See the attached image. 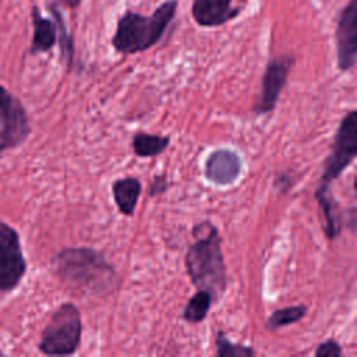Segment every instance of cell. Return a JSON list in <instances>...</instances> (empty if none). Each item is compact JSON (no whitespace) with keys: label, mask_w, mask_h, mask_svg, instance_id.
Returning <instances> with one entry per match:
<instances>
[{"label":"cell","mask_w":357,"mask_h":357,"mask_svg":"<svg viewBox=\"0 0 357 357\" xmlns=\"http://www.w3.org/2000/svg\"><path fill=\"white\" fill-rule=\"evenodd\" d=\"M142 191V184L137 177L127 176L117 178L112 184V194L119 212L124 216H132Z\"/></svg>","instance_id":"cell-13"},{"label":"cell","mask_w":357,"mask_h":357,"mask_svg":"<svg viewBox=\"0 0 357 357\" xmlns=\"http://www.w3.org/2000/svg\"><path fill=\"white\" fill-rule=\"evenodd\" d=\"M50 11L54 17V24H56V29H57V39H59V45H60V52H61V57L66 61L67 66H71L73 57H74V43L73 39L67 31L66 22L60 14V11L52 4L50 6Z\"/></svg>","instance_id":"cell-18"},{"label":"cell","mask_w":357,"mask_h":357,"mask_svg":"<svg viewBox=\"0 0 357 357\" xmlns=\"http://www.w3.org/2000/svg\"><path fill=\"white\" fill-rule=\"evenodd\" d=\"M3 354H4V351L0 349V356H3Z\"/></svg>","instance_id":"cell-23"},{"label":"cell","mask_w":357,"mask_h":357,"mask_svg":"<svg viewBox=\"0 0 357 357\" xmlns=\"http://www.w3.org/2000/svg\"><path fill=\"white\" fill-rule=\"evenodd\" d=\"M243 8L244 4L234 0H192L191 14L199 26L213 28L237 18Z\"/></svg>","instance_id":"cell-11"},{"label":"cell","mask_w":357,"mask_h":357,"mask_svg":"<svg viewBox=\"0 0 357 357\" xmlns=\"http://www.w3.org/2000/svg\"><path fill=\"white\" fill-rule=\"evenodd\" d=\"M215 354L218 357H252L255 350L250 346L230 342L223 332H218L215 336Z\"/></svg>","instance_id":"cell-19"},{"label":"cell","mask_w":357,"mask_h":357,"mask_svg":"<svg viewBox=\"0 0 357 357\" xmlns=\"http://www.w3.org/2000/svg\"><path fill=\"white\" fill-rule=\"evenodd\" d=\"M59 1L61 4H64L66 7H70V8H75L82 3V0H59Z\"/></svg>","instance_id":"cell-22"},{"label":"cell","mask_w":357,"mask_h":357,"mask_svg":"<svg viewBox=\"0 0 357 357\" xmlns=\"http://www.w3.org/2000/svg\"><path fill=\"white\" fill-rule=\"evenodd\" d=\"M336 60L340 71H349L356 64L357 54V3L349 0L342 8L336 25Z\"/></svg>","instance_id":"cell-9"},{"label":"cell","mask_w":357,"mask_h":357,"mask_svg":"<svg viewBox=\"0 0 357 357\" xmlns=\"http://www.w3.org/2000/svg\"><path fill=\"white\" fill-rule=\"evenodd\" d=\"M56 273L70 286L93 294L110 293L117 280L116 271L103 254L89 247H67L53 258Z\"/></svg>","instance_id":"cell-2"},{"label":"cell","mask_w":357,"mask_h":357,"mask_svg":"<svg viewBox=\"0 0 357 357\" xmlns=\"http://www.w3.org/2000/svg\"><path fill=\"white\" fill-rule=\"evenodd\" d=\"M343 353L342 346L335 339H326L319 343L314 351L317 357H340Z\"/></svg>","instance_id":"cell-20"},{"label":"cell","mask_w":357,"mask_h":357,"mask_svg":"<svg viewBox=\"0 0 357 357\" xmlns=\"http://www.w3.org/2000/svg\"><path fill=\"white\" fill-rule=\"evenodd\" d=\"M305 314H307V307L303 304L275 310L266 319V329L272 332L278 331L280 328L298 322L301 318H304Z\"/></svg>","instance_id":"cell-17"},{"label":"cell","mask_w":357,"mask_h":357,"mask_svg":"<svg viewBox=\"0 0 357 357\" xmlns=\"http://www.w3.org/2000/svg\"><path fill=\"white\" fill-rule=\"evenodd\" d=\"M167 187H169V183H167L166 176H155L149 185V195L156 197V195L165 192L167 190Z\"/></svg>","instance_id":"cell-21"},{"label":"cell","mask_w":357,"mask_h":357,"mask_svg":"<svg viewBox=\"0 0 357 357\" xmlns=\"http://www.w3.org/2000/svg\"><path fill=\"white\" fill-rule=\"evenodd\" d=\"M213 297L205 290H198L185 304L183 310V318L190 324H198L204 321L211 310Z\"/></svg>","instance_id":"cell-16"},{"label":"cell","mask_w":357,"mask_h":357,"mask_svg":"<svg viewBox=\"0 0 357 357\" xmlns=\"http://www.w3.org/2000/svg\"><path fill=\"white\" fill-rule=\"evenodd\" d=\"M243 162L237 152L226 148L209 153L205 160V177L215 185L226 187L233 184L241 173Z\"/></svg>","instance_id":"cell-10"},{"label":"cell","mask_w":357,"mask_h":357,"mask_svg":"<svg viewBox=\"0 0 357 357\" xmlns=\"http://www.w3.org/2000/svg\"><path fill=\"white\" fill-rule=\"evenodd\" d=\"M81 336L79 310L73 303H63L43 328L38 349L46 356H71L78 350Z\"/></svg>","instance_id":"cell-4"},{"label":"cell","mask_w":357,"mask_h":357,"mask_svg":"<svg viewBox=\"0 0 357 357\" xmlns=\"http://www.w3.org/2000/svg\"><path fill=\"white\" fill-rule=\"evenodd\" d=\"M31 132L29 117L21 100L0 85V159L24 144Z\"/></svg>","instance_id":"cell-6"},{"label":"cell","mask_w":357,"mask_h":357,"mask_svg":"<svg viewBox=\"0 0 357 357\" xmlns=\"http://www.w3.org/2000/svg\"><path fill=\"white\" fill-rule=\"evenodd\" d=\"M194 243L188 245L184 265L194 287L211 293L216 301L226 290L227 273L222 252V237L211 222L192 229Z\"/></svg>","instance_id":"cell-1"},{"label":"cell","mask_w":357,"mask_h":357,"mask_svg":"<svg viewBox=\"0 0 357 357\" xmlns=\"http://www.w3.org/2000/svg\"><path fill=\"white\" fill-rule=\"evenodd\" d=\"M26 273L18 231L0 220V293L13 291Z\"/></svg>","instance_id":"cell-7"},{"label":"cell","mask_w":357,"mask_h":357,"mask_svg":"<svg viewBox=\"0 0 357 357\" xmlns=\"http://www.w3.org/2000/svg\"><path fill=\"white\" fill-rule=\"evenodd\" d=\"M33 35L29 47L31 54L49 52L57 42V29L54 21L45 18L36 6L32 7L31 11Z\"/></svg>","instance_id":"cell-14"},{"label":"cell","mask_w":357,"mask_h":357,"mask_svg":"<svg viewBox=\"0 0 357 357\" xmlns=\"http://www.w3.org/2000/svg\"><path fill=\"white\" fill-rule=\"evenodd\" d=\"M177 0L163 1L151 15L126 11L117 20L112 45L121 54H135L156 45L177 11Z\"/></svg>","instance_id":"cell-3"},{"label":"cell","mask_w":357,"mask_h":357,"mask_svg":"<svg viewBox=\"0 0 357 357\" xmlns=\"http://www.w3.org/2000/svg\"><path fill=\"white\" fill-rule=\"evenodd\" d=\"M170 144V138L166 135H155L149 132L138 131L134 134L131 146L137 156L139 158H153L160 155Z\"/></svg>","instance_id":"cell-15"},{"label":"cell","mask_w":357,"mask_h":357,"mask_svg":"<svg viewBox=\"0 0 357 357\" xmlns=\"http://www.w3.org/2000/svg\"><path fill=\"white\" fill-rule=\"evenodd\" d=\"M315 198L318 201V206L321 211V222L322 230L328 240L336 238L343 227V213L340 211L339 204L332 195L329 187L322 188L318 187L315 191Z\"/></svg>","instance_id":"cell-12"},{"label":"cell","mask_w":357,"mask_h":357,"mask_svg":"<svg viewBox=\"0 0 357 357\" xmlns=\"http://www.w3.org/2000/svg\"><path fill=\"white\" fill-rule=\"evenodd\" d=\"M294 66L293 54H282L272 59L264 71L261 95L254 105V113L261 116L272 112L287 82L289 74Z\"/></svg>","instance_id":"cell-8"},{"label":"cell","mask_w":357,"mask_h":357,"mask_svg":"<svg viewBox=\"0 0 357 357\" xmlns=\"http://www.w3.org/2000/svg\"><path fill=\"white\" fill-rule=\"evenodd\" d=\"M357 155V112L350 110L340 121L332 149L324 163V173L318 187L328 188Z\"/></svg>","instance_id":"cell-5"}]
</instances>
